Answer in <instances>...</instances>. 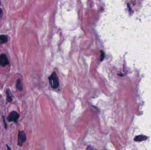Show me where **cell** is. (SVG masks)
<instances>
[{
    "label": "cell",
    "instance_id": "obj_3",
    "mask_svg": "<svg viewBox=\"0 0 151 150\" xmlns=\"http://www.w3.org/2000/svg\"><path fill=\"white\" fill-rule=\"evenodd\" d=\"M19 114L16 111H12L9 114L8 117H7V121L8 122H17V120L19 118Z\"/></svg>",
    "mask_w": 151,
    "mask_h": 150
},
{
    "label": "cell",
    "instance_id": "obj_10",
    "mask_svg": "<svg viewBox=\"0 0 151 150\" xmlns=\"http://www.w3.org/2000/svg\"><path fill=\"white\" fill-rule=\"evenodd\" d=\"M104 53L103 52L102 54H101V57H100V60H101V61H102L104 59Z\"/></svg>",
    "mask_w": 151,
    "mask_h": 150
},
{
    "label": "cell",
    "instance_id": "obj_8",
    "mask_svg": "<svg viewBox=\"0 0 151 150\" xmlns=\"http://www.w3.org/2000/svg\"><path fill=\"white\" fill-rule=\"evenodd\" d=\"M147 137L144 136H138L135 138L134 140L136 141H142L144 140H145Z\"/></svg>",
    "mask_w": 151,
    "mask_h": 150
},
{
    "label": "cell",
    "instance_id": "obj_1",
    "mask_svg": "<svg viewBox=\"0 0 151 150\" xmlns=\"http://www.w3.org/2000/svg\"><path fill=\"white\" fill-rule=\"evenodd\" d=\"M49 81L51 87L54 89H56L59 87V82L58 77L56 73L54 71L49 77Z\"/></svg>",
    "mask_w": 151,
    "mask_h": 150
},
{
    "label": "cell",
    "instance_id": "obj_2",
    "mask_svg": "<svg viewBox=\"0 0 151 150\" xmlns=\"http://www.w3.org/2000/svg\"><path fill=\"white\" fill-rule=\"evenodd\" d=\"M26 140V136L24 132L23 131H19L18 135V145L20 147H22Z\"/></svg>",
    "mask_w": 151,
    "mask_h": 150
},
{
    "label": "cell",
    "instance_id": "obj_12",
    "mask_svg": "<svg viewBox=\"0 0 151 150\" xmlns=\"http://www.w3.org/2000/svg\"><path fill=\"white\" fill-rule=\"evenodd\" d=\"M6 146H7V147H8V150H11V148H10V147H9V146H8V145H6Z\"/></svg>",
    "mask_w": 151,
    "mask_h": 150
},
{
    "label": "cell",
    "instance_id": "obj_13",
    "mask_svg": "<svg viewBox=\"0 0 151 150\" xmlns=\"http://www.w3.org/2000/svg\"><path fill=\"white\" fill-rule=\"evenodd\" d=\"M1 6V2H0V6Z\"/></svg>",
    "mask_w": 151,
    "mask_h": 150
},
{
    "label": "cell",
    "instance_id": "obj_6",
    "mask_svg": "<svg viewBox=\"0 0 151 150\" xmlns=\"http://www.w3.org/2000/svg\"><path fill=\"white\" fill-rule=\"evenodd\" d=\"M6 95L7 101L8 102H12L13 100L12 98V94L11 91L8 89H6Z\"/></svg>",
    "mask_w": 151,
    "mask_h": 150
},
{
    "label": "cell",
    "instance_id": "obj_5",
    "mask_svg": "<svg viewBox=\"0 0 151 150\" xmlns=\"http://www.w3.org/2000/svg\"><path fill=\"white\" fill-rule=\"evenodd\" d=\"M8 41V36L4 34H0V44L6 43Z\"/></svg>",
    "mask_w": 151,
    "mask_h": 150
},
{
    "label": "cell",
    "instance_id": "obj_4",
    "mask_svg": "<svg viewBox=\"0 0 151 150\" xmlns=\"http://www.w3.org/2000/svg\"><path fill=\"white\" fill-rule=\"evenodd\" d=\"M9 63L8 59L5 54L3 53L0 55V67H5L6 66L8 65Z\"/></svg>",
    "mask_w": 151,
    "mask_h": 150
},
{
    "label": "cell",
    "instance_id": "obj_9",
    "mask_svg": "<svg viewBox=\"0 0 151 150\" xmlns=\"http://www.w3.org/2000/svg\"><path fill=\"white\" fill-rule=\"evenodd\" d=\"M3 117V123H4L5 128H6V129H7L8 127H7V124L6 122V121H5V117Z\"/></svg>",
    "mask_w": 151,
    "mask_h": 150
},
{
    "label": "cell",
    "instance_id": "obj_11",
    "mask_svg": "<svg viewBox=\"0 0 151 150\" xmlns=\"http://www.w3.org/2000/svg\"><path fill=\"white\" fill-rule=\"evenodd\" d=\"M2 14H3V11L1 8H0V20L1 19V17H2Z\"/></svg>",
    "mask_w": 151,
    "mask_h": 150
},
{
    "label": "cell",
    "instance_id": "obj_7",
    "mask_svg": "<svg viewBox=\"0 0 151 150\" xmlns=\"http://www.w3.org/2000/svg\"><path fill=\"white\" fill-rule=\"evenodd\" d=\"M16 88H17V89H18L19 91H22L23 90V87L21 79H19L17 81Z\"/></svg>",
    "mask_w": 151,
    "mask_h": 150
}]
</instances>
